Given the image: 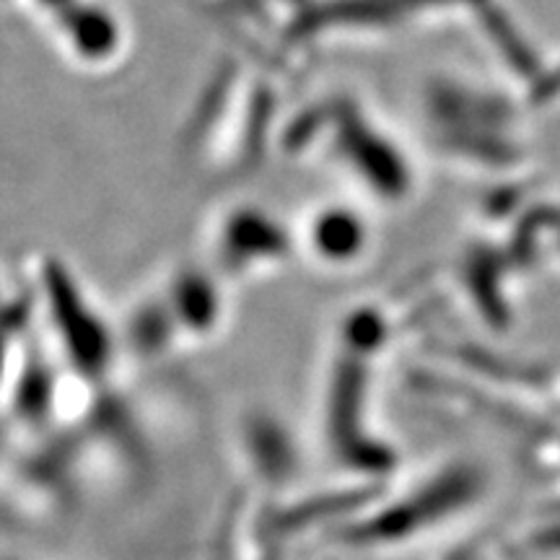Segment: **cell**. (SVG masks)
Wrapping results in <instances>:
<instances>
[{"mask_svg":"<svg viewBox=\"0 0 560 560\" xmlns=\"http://www.w3.org/2000/svg\"><path fill=\"white\" fill-rule=\"evenodd\" d=\"M361 236L363 231L359 219L346 210H330L314 226V242H317L322 255L332 257V260H346L353 255L359 249Z\"/></svg>","mask_w":560,"mask_h":560,"instance_id":"obj_1","label":"cell"},{"mask_svg":"<svg viewBox=\"0 0 560 560\" xmlns=\"http://www.w3.org/2000/svg\"><path fill=\"white\" fill-rule=\"evenodd\" d=\"M73 39L81 52L102 55L115 42V26L104 13L83 11L79 21H73Z\"/></svg>","mask_w":560,"mask_h":560,"instance_id":"obj_2","label":"cell"}]
</instances>
